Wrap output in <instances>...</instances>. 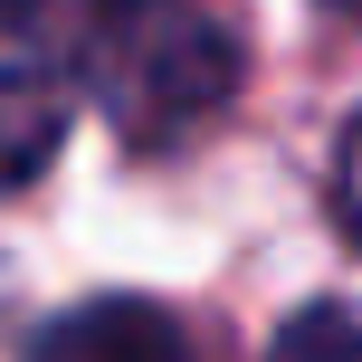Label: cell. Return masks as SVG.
Instances as JSON below:
<instances>
[{
    "label": "cell",
    "instance_id": "obj_1",
    "mask_svg": "<svg viewBox=\"0 0 362 362\" xmlns=\"http://www.w3.org/2000/svg\"><path fill=\"white\" fill-rule=\"evenodd\" d=\"M76 67H86V95L115 115L124 144L172 153L238 95V29H229L219 0H191V10H172V19H144V29H124V38L76 48Z\"/></svg>",
    "mask_w": 362,
    "mask_h": 362
},
{
    "label": "cell",
    "instance_id": "obj_2",
    "mask_svg": "<svg viewBox=\"0 0 362 362\" xmlns=\"http://www.w3.org/2000/svg\"><path fill=\"white\" fill-rule=\"evenodd\" d=\"M67 48L38 0H0V200L29 191L67 144Z\"/></svg>",
    "mask_w": 362,
    "mask_h": 362
},
{
    "label": "cell",
    "instance_id": "obj_3",
    "mask_svg": "<svg viewBox=\"0 0 362 362\" xmlns=\"http://www.w3.org/2000/svg\"><path fill=\"white\" fill-rule=\"evenodd\" d=\"M19 362H191V344H181V315L153 296H95V305H67L57 325H38Z\"/></svg>",
    "mask_w": 362,
    "mask_h": 362
},
{
    "label": "cell",
    "instance_id": "obj_4",
    "mask_svg": "<svg viewBox=\"0 0 362 362\" xmlns=\"http://www.w3.org/2000/svg\"><path fill=\"white\" fill-rule=\"evenodd\" d=\"M267 362H362V305L353 296H315L305 315H286Z\"/></svg>",
    "mask_w": 362,
    "mask_h": 362
},
{
    "label": "cell",
    "instance_id": "obj_5",
    "mask_svg": "<svg viewBox=\"0 0 362 362\" xmlns=\"http://www.w3.org/2000/svg\"><path fill=\"white\" fill-rule=\"evenodd\" d=\"M48 10L67 19V38H76V48H95V38H124V29H144V19L191 10V0H48Z\"/></svg>",
    "mask_w": 362,
    "mask_h": 362
},
{
    "label": "cell",
    "instance_id": "obj_6",
    "mask_svg": "<svg viewBox=\"0 0 362 362\" xmlns=\"http://www.w3.org/2000/svg\"><path fill=\"white\" fill-rule=\"evenodd\" d=\"M334 219L362 238V115L344 124V144H334Z\"/></svg>",
    "mask_w": 362,
    "mask_h": 362
},
{
    "label": "cell",
    "instance_id": "obj_7",
    "mask_svg": "<svg viewBox=\"0 0 362 362\" xmlns=\"http://www.w3.org/2000/svg\"><path fill=\"white\" fill-rule=\"evenodd\" d=\"M325 10H344V19H362V0H325Z\"/></svg>",
    "mask_w": 362,
    "mask_h": 362
}]
</instances>
